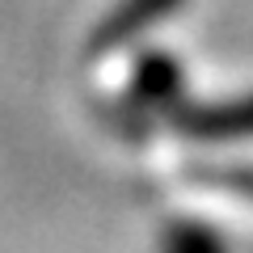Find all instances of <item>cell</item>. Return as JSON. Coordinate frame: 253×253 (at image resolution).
Listing matches in <instances>:
<instances>
[]
</instances>
